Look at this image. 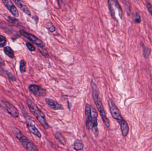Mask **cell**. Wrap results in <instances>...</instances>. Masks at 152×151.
I'll use <instances>...</instances> for the list:
<instances>
[{"instance_id": "6da1fadb", "label": "cell", "mask_w": 152, "mask_h": 151, "mask_svg": "<svg viewBox=\"0 0 152 151\" xmlns=\"http://www.w3.org/2000/svg\"><path fill=\"white\" fill-rule=\"evenodd\" d=\"M91 86L92 88V96H93L94 102L97 108V110L100 113L104 123L105 124V126L107 128H109L110 126L109 120L106 116V113L104 111L103 105L100 99L98 88L96 84L93 80L91 82Z\"/></svg>"}, {"instance_id": "7a4b0ae2", "label": "cell", "mask_w": 152, "mask_h": 151, "mask_svg": "<svg viewBox=\"0 0 152 151\" xmlns=\"http://www.w3.org/2000/svg\"><path fill=\"white\" fill-rule=\"evenodd\" d=\"M27 106L30 111L35 116L38 121L39 122L41 125L45 130H48L50 128L49 125L47 123L44 114L38 107L32 101L31 99H27L26 101Z\"/></svg>"}, {"instance_id": "3957f363", "label": "cell", "mask_w": 152, "mask_h": 151, "mask_svg": "<svg viewBox=\"0 0 152 151\" xmlns=\"http://www.w3.org/2000/svg\"><path fill=\"white\" fill-rule=\"evenodd\" d=\"M13 132L16 137L18 140L22 145L28 151H38L37 147L22 133L16 127H14Z\"/></svg>"}, {"instance_id": "277c9868", "label": "cell", "mask_w": 152, "mask_h": 151, "mask_svg": "<svg viewBox=\"0 0 152 151\" xmlns=\"http://www.w3.org/2000/svg\"><path fill=\"white\" fill-rule=\"evenodd\" d=\"M22 108V110L24 116V117H25L26 125H27V127L28 130L33 135H35L39 138H41L42 137V134L40 131L36 128L35 122L33 119L29 115H28L27 112L25 111V109H23V108Z\"/></svg>"}, {"instance_id": "5b68a950", "label": "cell", "mask_w": 152, "mask_h": 151, "mask_svg": "<svg viewBox=\"0 0 152 151\" xmlns=\"http://www.w3.org/2000/svg\"><path fill=\"white\" fill-rule=\"evenodd\" d=\"M108 105L111 114L113 118L117 120L119 123L122 122L124 119L121 115V112L112 99H109L108 101Z\"/></svg>"}, {"instance_id": "8992f818", "label": "cell", "mask_w": 152, "mask_h": 151, "mask_svg": "<svg viewBox=\"0 0 152 151\" xmlns=\"http://www.w3.org/2000/svg\"><path fill=\"white\" fill-rule=\"evenodd\" d=\"M1 102L4 105L7 112L11 116L14 118H18L19 117V112L13 104L5 100H1Z\"/></svg>"}, {"instance_id": "52a82bcc", "label": "cell", "mask_w": 152, "mask_h": 151, "mask_svg": "<svg viewBox=\"0 0 152 151\" xmlns=\"http://www.w3.org/2000/svg\"><path fill=\"white\" fill-rule=\"evenodd\" d=\"M19 32L22 36L28 39L30 41H31L32 42L34 43L39 47H43L45 46L44 43L42 40H40L34 35L30 34V33H28L22 30H20Z\"/></svg>"}, {"instance_id": "ba28073f", "label": "cell", "mask_w": 152, "mask_h": 151, "mask_svg": "<svg viewBox=\"0 0 152 151\" xmlns=\"http://www.w3.org/2000/svg\"><path fill=\"white\" fill-rule=\"evenodd\" d=\"M85 114L86 116V126L88 130H91L92 128V109L91 106L87 103L85 108Z\"/></svg>"}, {"instance_id": "9c48e42d", "label": "cell", "mask_w": 152, "mask_h": 151, "mask_svg": "<svg viewBox=\"0 0 152 151\" xmlns=\"http://www.w3.org/2000/svg\"><path fill=\"white\" fill-rule=\"evenodd\" d=\"M97 117H98V114H97V112L95 109H93L91 130H92L95 137H97L99 136V130H98V123H97Z\"/></svg>"}, {"instance_id": "30bf717a", "label": "cell", "mask_w": 152, "mask_h": 151, "mask_svg": "<svg viewBox=\"0 0 152 151\" xmlns=\"http://www.w3.org/2000/svg\"><path fill=\"white\" fill-rule=\"evenodd\" d=\"M29 89L32 94L37 96L44 97L46 95V90L38 85H30Z\"/></svg>"}, {"instance_id": "8fae6325", "label": "cell", "mask_w": 152, "mask_h": 151, "mask_svg": "<svg viewBox=\"0 0 152 151\" xmlns=\"http://www.w3.org/2000/svg\"><path fill=\"white\" fill-rule=\"evenodd\" d=\"M4 5L6 6L9 12L16 17H18L19 16V12L15 6L14 5V3L11 1L9 0H4L2 1Z\"/></svg>"}, {"instance_id": "7c38bea8", "label": "cell", "mask_w": 152, "mask_h": 151, "mask_svg": "<svg viewBox=\"0 0 152 151\" xmlns=\"http://www.w3.org/2000/svg\"><path fill=\"white\" fill-rule=\"evenodd\" d=\"M45 102L53 110H62L64 109V107L62 105L58 103L55 100L49 98H45Z\"/></svg>"}, {"instance_id": "4fadbf2b", "label": "cell", "mask_w": 152, "mask_h": 151, "mask_svg": "<svg viewBox=\"0 0 152 151\" xmlns=\"http://www.w3.org/2000/svg\"><path fill=\"white\" fill-rule=\"evenodd\" d=\"M14 2L24 13H25L27 15L30 16V10H29L25 3H24V1H23L16 0V1H14Z\"/></svg>"}, {"instance_id": "5bb4252c", "label": "cell", "mask_w": 152, "mask_h": 151, "mask_svg": "<svg viewBox=\"0 0 152 151\" xmlns=\"http://www.w3.org/2000/svg\"><path fill=\"white\" fill-rule=\"evenodd\" d=\"M121 127L122 134L124 137H126L128 134L129 132V127L127 122L124 119L122 122L119 123Z\"/></svg>"}, {"instance_id": "9a60e30c", "label": "cell", "mask_w": 152, "mask_h": 151, "mask_svg": "<svg viewBox=\"0 0 152 151\" xmlns=\"http://www.w3.org/2000/svg\"><path fill=\"white\" fill-rule=\"evenodd\" d=\"M73 148L76 151H82L84 148V145L81 140H76L73 145Z\"/></svg>"}, {"instance_id": "2e32d148", "label": "cell", "mask_w": 152, "mask_h": 151, "mask_svg": "<svg viewBox=\"0 0 152 151\" xmlns=\"http://www.w3.org/2000/svg\"><path fill=\"white\" fill-rule=\"evenodd\" d=\"M141 45L143 49V55L144 57L146 59H148L151 53V49L147 47L143 42L141 43Z\"/></svg>"}, {"instance_id": "e0dca14e", "label": "cell", "mask_w": 152, "mask_h": 151, "mask_svg": "<svg viewBox=\"0 0 152 151\" xmlns=\"http://www.w3.org/2000/svg\"><path fill=\"white\" fill-rule=\"evenodd\" d=\"M4 52L5 54L10 58L14 59V51L9 47L7 46L4 47Z\"/></svg>"}, {"instance_id": "ac0fdd59", "label": "cell", "mask_w": 152, "mask_h": 151, "mask_svg": "<svg viewBox=\"0 0 152 151\" xmlns=\"http://www.w3.org/2000/svg\"><path fill=\"white\" fill-rule=\"evenodd\" d=\"M55 136L56 138L58 140V141L61 144L64 145H66V139H65L64 137L62 136V134H61L60 132H56V133H55Z\"/></svg>"}, {"instance_id": "d6986e66", "label": "cell", "mask_w": 152, "mask_h": 151, "mask_svg": "<svg viewBox=\"0 0 152 151\" xmlns=\"http://www.w3.org/2000/svg\"><path fill=\"white\" fill-rule=\"evenodd\" d=\"M112 1V3H113L114 6H115V7L116 8L117 10H118L119 16H120L121 19H122V8H121V6H120L119 2L117 1Z\"/></svg>"}, {"instance_id": "ffe728a7", "label": "cell", "mask_w": 152, "mask_h": 151, "mask_svg": "<svg viewBox=\"0 0 152 151\" xmlns=\"http://www.w3.org/2000/svg\"><path fill=\"white\" fill-rule=\"evenodd\" d=\"M108 6H109V9L111 15L113 19H115V9L113 8V6L111 2V1H108Z\"/></svg>"}, {"instance_id": "44dd1931", "label": "cell", "mask_w": 152, "mask_h": 151, "mask_svg": "<svg viewBox=\"0 0 152 151\" xmlns=\"http://www.w3.org/2000/svg\"><path fill=\"white\" fill-rule=\"evenodd\" d=\"M26 62L25 60L22 59L20 62V70L22 73L25 72L26 71Z\"/></svg>"}, {"instance_id": "7402d4cb", "label": "cell", "mask_w": 152, "mask_h": 151, "mask_svg": "<svg viewBox=\"0 0 152 151\" xmlns=\"http://www.w3.org/2000/svg\"><path fill=\"white\" fill-rule=\"evenodd\" d=\"M133 19L136 23H140L141 21V17L138 13H135L133 14Z\"/></svg>"}, {"instance_id": "603a6c76", "label": "cell", "mask_w": 152, "mask_h": 151, "mask_svg": "<svg viewBox=\"0 0 152 151\" xmlns=\"http://www.w3.org/2000/svg\"><path fill=\"white\" fill-rule=\"evenodd\" d=\"M6 39L4 36L0 35V47H4L6 44Z\"/></svg>"}, {"instance_id": "cb8c5ba5", "label": "cell", "mask_w": 152, "mask_h": 151, "mask_svg": "<svg viewBox=\"0 0 152 151\" xmlns=\"http://www.w3.org/2000/svg\"><path fill=\"white\" fill-rule=\"evenodd\" d=\"M46 27L51 31V32H53L56 30V28L53 26V24L51 23H48L46 24Z\"/></svg>"}, {"instance_id": "d4e9b609", "label": "cell", "mask_w": 152, "mask_h": 151, "mask_svg": "<svg viewBox=\"0 0 152 151\" xmlns=\"http://www.w3.org/2000/svg\"><path fill=\"white\" fill-rule=\"evenodd\" d=\"M26 45L27 46V48L30 51L32 52L35 51L36 48H35V46L32 44L31 43L27 42V43H26Z\"/></svg>"}, {"instance_id": "484cf974", "label": "cell", "mask_w": 152, "mask_h": 151, "mask_svg": "<svg viewBox=\"0 0 152 151\" xmlns=\"http://www.w3.org/2000/svg\"><path fill=\"white\" fill-rule=\"evenodd\" d=\"M39 51H40V52L41 54L43 55V56L45 57H49L50 56H49V53H48V52L46 51L45 49H43V48H41L39 49Z\"/></svg>"}, {"instance_id": "4316f807", "label": "cell", "mask_w": 152, "mask_h": 151, "mask_svg": "<svg viewBox=\"0 0 152 151\" xmlns=\"http://www.w3.org/2000/svg\"><path fill=\"white\" fill-rule=\"evenodd\" d=\"M146 6L148 10V12L150 13V14L152 16V6L151 3L148 1H146Z\"/></svg>"}, {"instance_id": "83f0119b", "label": "cell", "mask_w": 152, "mask_h": 151, "mask_svg": "<svg viewBox=\"0 0 152 151\" xmlns=\"http://www.w3.org/2000/svg\"><path fill=\"white\" fill-rule=\"evenodd\" d=\"M8 21L9 22L13 24H15L16 23H17V21L16 19H15V18L11 17V16H9L8 18Z\"/></svg>"}, {"instance_id": "f1b7e54d", "label": "cell", "mask_w": 152, "mask_h": 151, "mask_svg": "<svg viewBox=\"0 0 152 151\" xmlns=\"http://www.w3.org/2000/svg\"><path fill=\"white\" fill-rule=\"evenodd\" d=\"M0 64L2 65H5L4 60L1 58V57H0Z\"/></svg>"}, {"instance_id": "f546056e", "label": "cell", "mask_w": 152, "mask_h": 151, "mask_svg": "<svg viewBox=\"0 0 152 151\" xmlns=\"http://www.w3.org/2000/svg\"><path fill=\"white\" fill-rule=\"evenodd\" d=\"M1 107H2V106H1V103H0V108H1Z\"/></svg>"}]
</instances>
